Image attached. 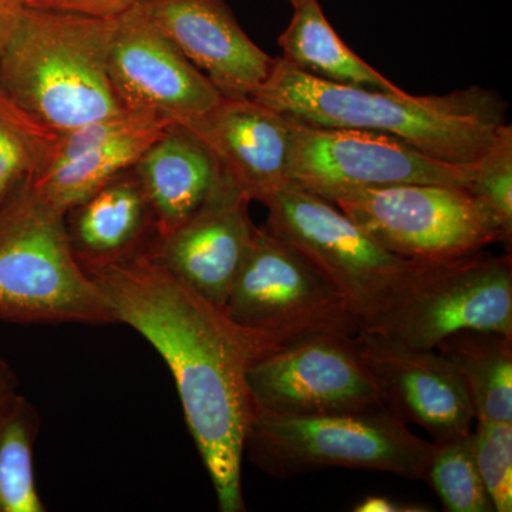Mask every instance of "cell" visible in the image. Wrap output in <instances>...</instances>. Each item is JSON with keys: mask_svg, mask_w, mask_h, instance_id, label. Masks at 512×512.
Here are the masks:
<instances>
[{"mask_svg": "<svg viewBox=\"0 0 512 512\" xmlns=\"http://www.w3.org/2000/svg\"><path fill=\"white\" fill-rule=\"evenodd\" d=\"M83 268L116 323L140 333L170 367L220 511H245L242 463L254 409L247 372L265 349L147 251Z\"/></svg>", "mask_w": 512, "mask_h": 512, "instance_id": "cell-1", "label": "cell"}, {"mask_svg": "<svg viewBox=\"0 0 512 512\" xmlns=\"http://www.w3.org/2000/svg\"><path fill=\"white\" fill-rule=\"evenodd\" d=\"M252 99L320 127L375 131L448 163L476 161L507 124L508 104L480 86L414 96L319 79L276 57Z\"/></svg>", "mask_w": 512, "mask_h": 512, "instance_id": "cell-2", "label": "cell"}, {"mask_svg": "<svg viewBox=\"0 0 512 512\" xmlns=\"http://www.w3.org/2000/svg\"><path fill=\"white\" fill-rule=\"evenodd\" d=\"M114 18L25 6L0 53V89L56 134L123 113L109 74Z\"/></svg>", "mask_w": 512, "mask_h": 512, "instance_id": "cell-3", "label": "cell"}, {"mask_svg": "<svg viewBox=\"0 0 512 512\" xmlns=\"http://www.w3.org/2000/svg\"><path fill=\"white\" fill-rule=\"evenodd\" d=\"M0 320L116 325L99 286L74 254L66 214L30 180L0 204Z\"/></svg>", "mask_w": 512, "mask_h": 512, "instance_id": "cell-4", "label": "cell"}, {"mask_svg": "<svg viewBox=\"0 0 512 512\" xmlns=\"http://www.w3.org/2000/svg\"><path fill=\"white\" fill-rule=\"evenodd\" d=\"M433 450L387 409L308 417L252 409L244 453L278 478L343 467L426 480Z\"/></svg>", "mask_w": 512, "mask_h": 512, "instance_id": "cell-5", "label": "cell"}, {"mask_svg": "<svg viewBox=\"0 0 512 512\" xmlns=\"http://www.w3.org/2000/svg\"><path fill=\"white\" fill-rule=\"evenodd\" d=\"M224 311L266 352L320 335H356L359 322L335 286L295 247L268 229L254 241Z\"/></svg>", "mask_w": 512, "mask_h": 512, "instance_id": "cell-6", "label": "cell"}, {"mask_svg": "<svg viewBox=\"0 0 512 512\" xmlns=\"http://www.w3.org/2000/svg\"><path fill=\"white\" fill-rule=\"evenodd\" d=\"M264 205L265 228L298 249L335 286L360 329L393 301L421 265L390 254L335 204L311 192L285 185Z\"/></svg>", "mask_w": 512, "mask_h": 512, "instance_id": "cell-7", "label": "cell"}, {"mask_svg": "<svg viewBox=\"0 0 512 512\" xmlns=\"http://www.w3.org/2000/svg\"><path fill=\"white\" fill-rule=\"evenodd\" d=\"M461 330L512 336V258L477 254L421 264L393 301L359 332L436 349Z\"/></svg>", "mask_w": 512, "mask_h": 512, "instance_id": "cell-8", "label": "cell"}, {"mask_svg": "<svg viewBox=\"0 0 512 512\" xmlns=\"http://www.w3.org/2000/svg\"><path fill=\"white\" fill-rule=\"evenodd\" d=\"M329 202L380 247L407 261L434 264L507 244L504 232L467 188L407 184L340 192Z\"/></svg>", "mask_w": 512, "mask_h": 512, "instance_id": "cell-9", "label": "cell"}, {"mask_svg": "<svg viewBox=\"0 0 512 512\" xmlns=\"http://www.w3.org/2000/svg\"><path fill=\"white\" fill-rule=\"evenodd\" d=\"M476 161L456 164L375 131L320 127L292 117L288 185L323 200L355 190L407 184L467 188Z\"/></svg>", "mask_w": 512, "mask_h": 512, "instance_id": "cell-10", "label": "cell"}, {"mask_svg": "<svg viewBox=\"0 0 512 512\" xmlns=\"http://www.w3.org/2000/svg\"><path fill=\"white\" fill-rule=\"evenodd\" d=\"M353 336H313L256 357L247 372L254 409L292 417L386 409Z\"/></svg>", "mask_w": 512, "mask_h": 512, "instance_id": "cell-11", "label": "cell"}, {"mask_svg": "<svg viewBox=\"0 0 512 512\" xmlns=\"http://www.w3.org/2000/svg\"><path fill=\"white\" fill-rule=\"evenodd\" d=\"M109 74L123 106L184 124L224 96L154 25L140 3L114 18Z\"/></svg>", "mask_w": 512, "mask_h": 512, "instance_id": "cell-12", "label": "cell"}, {"mask_svg": "<svg viewBox=\"0 0 512 512\" xmlns=\"http://www.w3.org/2000/svg\"><path fill=\"white\" fill-rule=\"evenodd\" d=\"M353 346L380 399L403 423L417 424L434 441L473 431L476 414L454 366L436 349H416L357 332Z\"/></svg>", "mask_w": 512, "mask_h": 512, "instance_id": "cell-13", "label": "cell"}, {"mask_svg": "<svg viewBox=\"0 0 512 512\" xmlns=\"http://www.w3.org/2000/svg\"><path fill=\"white\" fill-rule=\"evenodd\" d=\"M249 202L221 170L201 207L171 234L157 238L147 254L178 281L224 309L254 241Z\"/></svg>", "mask_w": 512, "mask_h": 512, "instance_id": "cell-14", "label": "cell"}, {"mask_svg": "<svg viewBox=\"0 0 512 512\" xmlns=\"http://www.w3.org/2000/svg\"><path fill=\"white\" fill-rule=\"evenodd\" d=\"M173 121L126 110L57 134L45 167L30 180L50 205L64 212L126 173Z\"/></svg>", "mask_w": 512, "mask_h": 512, "instance_id": "cell-15", "label": "cell"}, {"mask_svg": "<svg viewBox=\"0 0 512 512\" xmlns=\"http://www.w3.org/2000/svg\"><path fill=\"white\" fill-rule=\"evenodd\" d=\"M247 195L264 204L288 185L292 117L252 97H224L198 119L178 124Z\"/></svg>", "mask_w": 512, "mask_h": 512, "instance_id": "cell-16", "label": "cell"}, {"mask_svg": "<svg viewBox=\"0 0 512 512\" xmlns=\"http://www.w3.org/2000/svg\"><path fill=\"white\" fill-rule=\"evenodd\" d=\"M138 3L222 96L251 97L271 72L274 57L252 42L224 0Z\"/></svg>", "mask_w": 512, "mask_h": 512, "instance_id": "cell-17", "label": "cell"}, {"mask_svg": "<svg viewBox=\"0 0 512 512\" xmlns=\"http://www.w3.org/2000/svg\"><path fill=\"white\" fill-rule=\"evenodd\" d=\"M146 194L157 238L171 234L201 207L220 175L211 154L174 124L133 167Z\"/></svg>", "mask_w": 512, "mask_h": 512, "instance_id": "cell-18", "label": "cell"}, {"mask_svg": "<svg viewBox=\"0 0 512 512\" xmlns=\"http://www.w3.org/2000/svg\"><path fill=\"white\" fill-rule=\"evenodd\" d=\"M66 225L74 254L86 266L146 251L141 244L154 218L131 168L67 211Z\"/></svg>", "mask_w": 512, "mask_h": 512, "instance_id": "cell-19", "label": "cell"}, {"mask_svg": "<svg viewBox=\"0 0 512 512\" xmlns=\"http://www.w3.org/2000/svg\"><path fill=\"white\" fill-rule=\"evenodd\" d=\"M284 59L296 69L328 82L400 92V87L356 55L330 25L318 0L295 8L288 28L278 37Z\"/></svg>", "mask_w": 512, "mask_h": 512, "instance_id": "cell-20", "label": "cell"}, {"mask_svg": "<svg viewBox=\"0 0 512 512\" xmlns=\"http://www.w3.org/2000/svg\"><path fill=\"white\" fill-rule=\"evenodd\" d=\"M436 350L463 380L476 421L512 423V336L461 330Z\"/></svg>", "mask_w": 512, "mask_h": 512, "instance_id": "cell-21", "label": "cell"}, {"mask_svg": "<svg viewBox=\"0 0 512 512\" xmlns=\"http://www.w3.org/2000/svg\"><path fill=\"white\" fill-rule=\"evenodd\" d=\"M39 429V413L22 394L0 407V512L46 511L33 467Z\"/></svg>", "mask_w": 512, "mask_h": 512, "instance_id": "cell-22", "label": "cell"}, {"mask_svg": "<svg viewBox=\"0 0 512 512\" xmlns=\"http://www.w3.org/2000/svg\"><path fill=\"white\" fill-rule=\"evenodd\" d=\"M56 138L0 89V204L42 171Z\"/></svg>", "mask_w": 512, "mask_h": 512, "instance_id": "cell-23", "label": "cell"}, {"mask_svg": "<svg viewBox=\"0 0 512 512\" xmlns=\"http://www.w3.org/2000/svg\"><path fill=\"white\" fill-rule=\"evenodd\" d=\"M450 512H493L494 505L478 473L473 431L456 439L434 441L426 480Z\"/></svg>", "mask_w": 512, "mask_h": 512, "instance_id": "cell-24", "label": "cell"}, {"mask_svg": "<svg viewBox=\"0 0 512 512\" xmlns=\"http://www.w3.org/2000/svg\"><path fill=\"white\" fill-rule=\"evenodd\" d=\"M467 190L490 212L511 244L512 239V127L505 124L493 146L476 160Z\"/></svg>", "mask_w": 512, "mask_h": 512, "instance_id": "cell-25", "label": "cell"}, {"mask_svg": "<svg viewBox=\"0 0 512 512\" xmlns=\"http://www.w3.org/2000/svg\"><path fill=\"white\" fill-rule=\"evenodd\" d=\"M474 456L497 512L512 511V423L476 421Z\"/></svg>", "mask_w": 512, "mask_h": 512, "instance_id": "cell-26", "label": "cell"}, {"mask_svg": "<svg viewBox=\"0 0 512 512\" xmlns=\"http://www.w3.org/2000/svg\"><path fill=\"white\" fill-rule=\"evenodd\" d=\"M140 0H25L29 8L60 10L94 18H114Z\"/></svg>", "mask_w": 512, "mask_h": 512, "instance_id": "cell-27", "label": "cell"}, {"mask_svg": "<svg viewBox=\"0 0 512 512\" xmlns=\"http://www.w3.org/2000/svg\"><path fill=\"white\" fill-rule=\"evenodd\" d=\"M356 512H426L430 511L424 505L404 504L394 501L392 498L370 495L356 505Z\"/></svg>", "mask_w": 512, "mask_h": 512, "instance_id": "cell-28", "label": "cell"}, {"mask_svg": "<svg viewBox=\"0 0 512 512\" xmlns=\"http://www.w3.org/2000/svg\"><path fill=\"white\" fill-rule=\"evenodd\" d=\"M25 6V0H0V53L9 42Z\"/></svg>", "mask_w": 512, "mask_h": 512, "instance_id": "cell-29", "label": "cell"}, {"mask_svg": "<svg viewBox=\"0 0 512 512\" xmlns=\"http://www.w3.org/2000/svg\"><path fill=\"white\" fill-rule=\"evenodd\" d=\"M19 379L15 370L0 356V407L18 393Z\"/></svg>", "mask_w": 512, "mask_h": 512, "instance_id": "cell-30", "label": "cell"}, {"mask_svg": "<svg viewBox=\"0 0 512 512\" xmlns=\"http://www.w3.org/2000/svg\"><path fill=\"white\" fill-rule=\"evenodd\" d=\"M289 2H291L293 9H295V8H299V6H301L302 3H305L306 0H289Z\"/></svg>", "mask_w": 512, "mask_h": 512, "instance_id": "cell-31", "label": "cell"}]
</instances>
